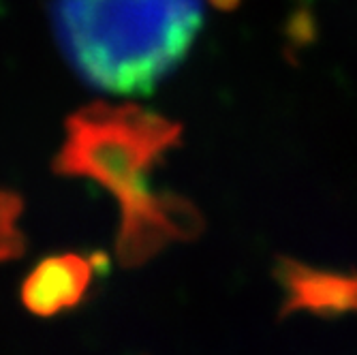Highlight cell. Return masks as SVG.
Here are the masks:
<instances>
[{
    "instance_id": "1",
    "label": "cell",
    "mask_w": 357,
    "mask_h": 355,
    "mask_svg": "<svg viewBox=\"0 0 357 355\" xmlns=\"http://www.w3.org/2000/svg\"><path fill=\"white\" fill-rule=\"evenodd\" d=\"M178 139V124L131 103H92L67 120L54 169L99 182L118 199L122 222L116 248L124 266H139L202 227L188 202L150 190L154 163Z\"/></svg>"
},
{
    "instance_id": "2",
    "label": "cell",
    "mask_w": 357,
    "mask_h": 355,
    "mask_svg": "<svg viewBox=\"0 0 357 355\" xmlns=\"http://www.w3.org/2000/svg\"><path fill=\"white\" fill-rule=\"evenodd\" d=\"M208 0H54L56 39L84 82L148 94L186 56ZM234 5L236 0H212Z\"/></svg>"
},
{
    "instance_id": "3",
    "label": "cell",
    "mask_w": 357,
    "mask_h": 355,
    "mask_svg": "<svg viewBox=\"0 0 357 355\" xmlns=\"http://www.w3.org/2000/svg\"><path fill=\"white\" fill-rule=\"evenodd\" d=\"M94 262L69 252L43 259L22 287L24 306L39 317H52L75 306L92 282Z\"/></svg>"
},
{
    "instance_id": "4",
    "label": "cell",
    "mask_w": 357,
    "mask_h": 355,
    "mask_svg": "<svg viewBox=\"0 0 357 355\" xmlns=\"http://www.w3.org/2000/svg\"><path fill=\"white\" fill-rule=\"evenodd\" d=\"M287 310L314 315H357V272H330L287 264L280 272Z\"/></svg>"
},
{
    "instance_id": "5",
    "label": "cell",
    "mask_w": 357,
    "mask_h": 355,
    "mask_svg": "<svg viewBox=\"0 0 357 355\" xmlns=\"http://www.w3.org/2000/svg\"><path fill=\"white\" fill-rule=\"evenodd\" d=\"M20 212L22 202L15 195H11V192L0 190V262L22 255L24 238L15 227Z\"/></svg>"
}]
</instances>
